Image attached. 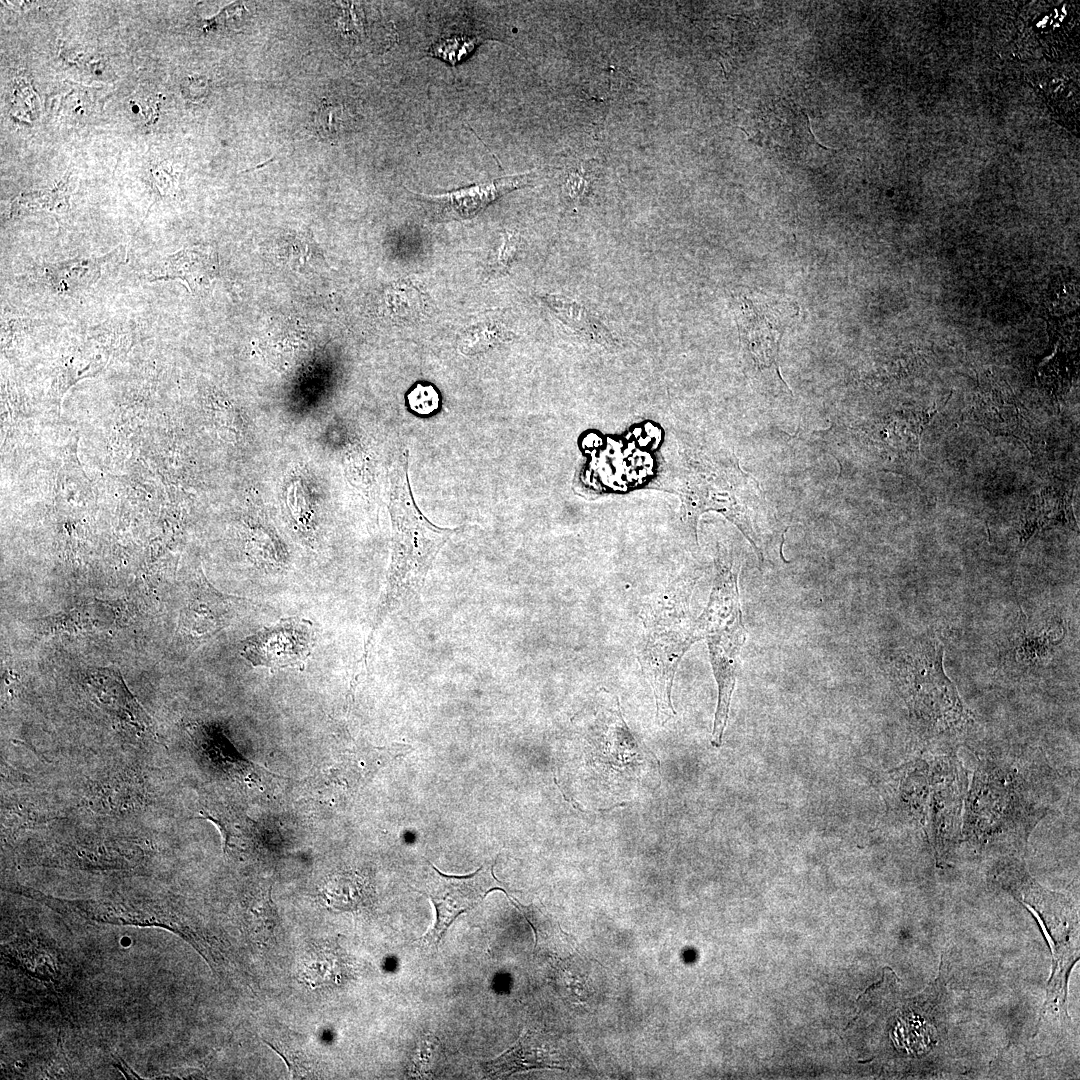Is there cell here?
I'll return each instance as SVG.
<instances>
[{
    "label": "cell",
    "mask_w": 1080,
    "mask_h": 1080,
    "mask_svg": "<svg viewBox=\"0 0 1080 1080\" xmlns=\"http://www.w3.org/2000/svg\"><path fill=\"white\" fill-rule=\"evenodd\" d=\"M245 934L255 943L267 944L278 924L277 908L271 898V887L249 894L243 904Z\"/></svg>",
    "instance_id": "cell-22"
},
{
    "label": "cell",
    "mask_w": 1080,
    "mask_h": 1080,
    "mask_svg": "<svg viewBox=\"0 0 1080 1080\" xmlns=\"http://www.w3.org/2000/svg\"><path fill=\"white\" fill-rule=\"evenodd\" d=\"M91 694L117 716L128 719L137 727L149 728V717L130 694L119 672L109 668L92 669L86 674Z\"/></svg>",
    "instance_id": "cell-16"
},
{
    "label": "cell",
    "mask_w": 1080,
    "mask_h": 1080,
    "mask_svg": "<svg viewBox=\"0 0 1080 1080\" xmlns=\"http://www.w3.org/2000/svg\"><path fill=\"white\" fill-rule=\"evenodd\" d=\"M933 411L907 410L898 412L881 424L876 435L881 445L900 456L916 454L925 426L933 417Z\"/></svg>",
    "instance_id": "cell-19"
},
{
    "label": "cell",
    "mask_w": 1080,
    "mask_h": 1080,
    "mask_svg": "<svg viewBox=\"0 0 1080 1080\" xmlns=\"http://www.w3.org/2000/svg\"><path fill=\"white\" fill-rule=\"evenodd\" d=\"M522 245L520 235L515 232L505 231L499 244L493 248L488 258L486 267L488 275L499 276L504 274L516 259Z\"/></svg>",
    "instance_id": "cell-28"
},
{
    "label": "cell",
    "mask_w": 1080,
    "mask_h": 1080,
    "mask_svg": "<svg viewBox=\"0 0 1080 1080\" xmlns=\"http://www.w3.org/2000/svg\"><path fill=\"white\" fill-rule=\"evenodd\" d=\"M929 756V789L922 829L937 859H943L962 842L968 778L962 762L955 754Z\"/></svg>",
    "instance_id": "cell-5"
},
{
    "label": "cell",
    "mask_w": 1080,
    "mask_h": 1080,
    "mask_svg": "<svg viewBox=\"0 0 1080 1080\" xmlns=\"http://www.w3.org/2000/svg\"><path fill=\"white\" fill-rule=\"evenodd\" d=\"M431 866L426 893L435 907L436 920L422 941L437 946L460 914L478 905L490 891L502 887L493 875V866L487 864L470 875L460 877L445 875Z\"/></svg>",
    "instance_id": "cell-7"
},
{
    "label": "cell",
    "mask_w": 1080,
    "mask_h": 1080,
    "mask_svg": "<svg viewBox=\"0 0 1080 1080\" xmlns=\"http://www.w3.org/2000/svg\"><path fill=\"white\" fill-rule=\"evenodd\" d=\"M196 584L182 618L183 629L195 637L222 629L228 625L239 607L254 605L246 599L218 593L206 581Z\"/></svg>",
    "instance_id": "cell-11"
},
{
    "label": "cell",
    "mask_w": 1080,
    "mask_h": 1080,
    "mask_svg": "<svg viewBox=\"0 0 1080 1080\" xmlns=\"http://www.w3.org/2000/svg\"><path fill=\"white\" fill-rule=\"evenodd\" d=\"M944 649L936 637L922 639L897 664L899 687L910 714L925 735L957 736L974 726L943 668Z\"/></svg>",
    "instance_id": "cell-4"
},
{
    "label": "cell",
    "mask_w": 1080,
    "mask_h": 1080,
    "mask_svg": "<svg viewBox=\"0 0 1080 1080\" xmlns=\"http://www.w3.org/2000/svg\"><path fill=\"white\" fill-rule=\"evenodd\" d=\"M512 333L499 323L484 322L467 329L459 343L463 354L474 355L510 340Z\"/></svg>",
    "instance_id": "cell-25"
},
{
    "label": "cell",
    "mask_w": 1080,
    "mask_h": 1080,
    "mask_svg": "<svg viewBox=\"0 0 1080 1080\" xmlns=\"http://www.w3.org/2000/svg\"><path fill=\"white\" fill-rule=\"evenodd\" d=\"M1046 763L1012 752H989L968 786L962 841L979 852L1018 851L1056 800Z\"/></svg>",
    "instance_id": "cell-1"
},
{
    "label": "cell",
    "mask_w": 1080,
    "mask_h": 1080,
    "mask_svg": "<svg viewBox=\"0 0 1080 1080\" xmlns=\"http://www.w3.org/2000/svg\"><path fill=\"white\" fill-rule=\"evenodd\" d=\"M406 398L409 410L418 416L427 417L440 409V394L431 384H415Z\"/></svg>",
    "instance_id": "cell-29"
},
{
    "label": "cell",
    "mask_w": 1080,
    "mask_h": 1080,
    "mask_svg": "<svg viewBox=\"0 0 1080 1080\" xmlns=\"http://www.w3.org/2000/svg\"><path fill=\"white\" fill-rule=\"evenodd\" d=\"M734 308L741 340L756 365H774L778 371L779 343L787 323L784 314L777 307L741 296L735 298Z\"/></svg>",
    "instance_id": "cell-10"
},
{
    "label": "cell",
    "mask_w": 1080,
    "mask_h": 1080,
    "mask_svg": "<svg viewBox=\"0 0 1080 1080\" xmlns=\"http://www.w3.org/2000/svg\"><path fill=\"white\" fill-rule=\"evenodd\" d=\"M739 568L733 559L720 553L711 594L704 611L695 620L697 632L707 642L710 662L718 687L711 744L720 747L735 688L739 655L746 630L738 590Z\"/></svg>",
    "instance_id": "cell-3"
},
{
    "label": "cell",
    "mask_w": 1080,
    "mask_h": 1080,
    "mask_svg": "<svg viewBox=\"0 0 1080 1080\" xmlns=\"http://www.w3.org/2000/svg\"><path fill=\"white\" fill-rule=\"evenodd\" d=\"M155 100L156 99L150 96H138L130 102L131 110L135 114L142 115V118L149 122L155 117L157 109V102Z\"/></svg>",
    "instance_id": "cell-34"
},
{
    "label": "cell",
    "mask_w": 1080,
    "mask_h": 1080,
    "mask_svg": "<svg viewBox=\"0 0 1080 1080\" xmlns=\"http://www.w3.org/2000/svg\"><path fill=\"white\" fill-rule=\"evenodd\" d=\"M216 254L206 247H190L179 250L156 263L150 270L149 281L179 279L192 292L202 289L215 279L218 273Z\"/></svg>",
    "instance_id": "cell-15"
},
{
    "label": "cell",
    "mask_w": 1080,
    "mask_h": 1080,
    "mask_svg": "<svg viewBox=\"0 0 1080 1080\" xmlns=\"http://www.w3.org/2000/svg\"><path fill=\"white\" fill-rule=\"evenodd\" d=\"M1054 525L1077 527L1072 492L1061 485H1051L1034 494L1021 516L1020 543L1025 545L1037 532Z\"/></svg>",
    "instance_id": "cell-14"
},
{
    "label": "cell",
    "mask_w": 1080,
    "mask_h": 1080,
    "mask_svg": "<svg viewBox=\"0 0 1080 1080\" xmlns=\"http://www.w3.org/2000/svg\"><path fill=\"white\" fill-rule=\"evenodd\" d=\"M355 121V114L342 102L323 99L316 112L315 122L319 134L335 141L346 133Z\"/></svg>",
    "instance_id": "cell-24"
},
{
    "label": "cell",
    "mask_w": 1080,
    "mask_h": 1080,
    "mask_svg": "<svg viewBox=\"0 0 1080 1080\" xmlns=\"http://www.w3.org/2000/svg\"><path fill=\"white\" fill-rule=\"evenodd\" d=\"M68 184L63 182L49 191L33 192L21 195L13 204L16 214L31 210H46L55 216H61L68 208Z\"/></svg>",
    "instance_id": "cell-26"
},
{
    "label": "cell",
    "mask_w": 1080,
    "mask_h": 1080,
    "mask_svg": "<svg viewBox=\"0 0 1080 1080\" xmlns=\"http://www.w3.org/2000/svg\"><path fill=\"white\" fill-rule=\"evenodd\" d=\"M533 172L504 176L488 183L476 184L444 194L413 193L436 220H461L474 217L501 196L533 181Z\"/></svg>",
    "instance_id": "cell-9"
},
{
    "label": "cell",
    "mask_w": 1080,
    "mask_h": 1080,
    "mask_svg": "<svg viewBox=\"0 0 1080 1080\" xmlns=\"http://www.w3.org/2000/svg\"><path fill=\"white\" fill-rule=\"evenodd\" d=\"M262 1040L283 1058L293 1078L307 1079L318 1075L313 1054L300 1035L277 1027L266 1032Z\"/></svg>",
    "instance_id": "cell-21"
},
{
    "label": "cell",
    "mask_w": 1080,
    "mask_h": 1080,
    "mask_svg": "<svg viewBox=\"0 0 1080 1080\" xmlns=\"http://www.w3.org/2000/svg\"><path fill=\"white\" fill-rule=\"evenodd\" d=\"M43 321L15 315H4L1 319L2 342L12 343L15 339L22 338L35 328L43 325Z\"/></svg>",
    "instance_id": "cell-32"
},
{
    "label": "cell",
    "mask_w": 1080,
    "mask_h": 1080,
    "mask_svg": "<svg viewBox=\"0 0 1080 1080\" xmlns=\"http://www.w3.org/2000/svg\"><path fill=\"white\" fill-rule=\"evenodd\" d=\"M139 323L132 319L111 318L92 329V338L113 348L132 345L140 332Z\"/></svg>",
    "instance_id": "cell-27"
},
{
    "label": "cell",
    "mask_w": 1080,
    "mask_h": 1080,
    "mask_svg": "<svg viewBox=\"0 0 1080 1080\" xmlns=\"http://www.w3.org/2000/svg\"><path fill=\"white\" fill-rule=\"evenodd\" d=\"M588 184V176L580 174L579 171H571L565 183V191L576 202L585 194Z\"/></svg>",
    "instance_id": "cell-33"
},
{
    "label": "cell",
    "mask_w": 1080,
    "mask_h": 1080,
    "mask_svg": "<svg viewBox=\"0 0 1080 1080\" xmlns=\"http://www.w3.org/2000/svg\"><path fill=\"white\" fill-rule=\"evenodd\" d=\"M182 90L189 99H193L194 91L196 90L199 99H201L207 92V81L202 77H188L183 83Z\"/></svg>",
    "instance_id": "cell-35"
},
{
    "label": "cell",
    "mask_w": 1080,
    "mask_h": 1080,
    "mask_svg": "<svg viewBox=\"0 0 1080 1080\" xmlns=\"http://www.w3.org/2000/svg\"><path fill=\"white\" fill-rule=\"evenodd\" d=\"M320 896L328 908L349 911L363 902V883L352 873H337L326 878L320 889Z\"/></svg>",
    "instance_id": "cell-23"
},
{
    "label": "cell",
    "mask_w": 1080,
    "mask_h": 1080,
    "mask_svg": "<svg viewBox=\"0 0 1080 1080\" xmlns=\"http://www.w3.org/2000/svg\"><path fill=\"white\" fill-rule=\"evenodd\" d=\"M314 642L312 625L297 617L281 619L247 637L242 656L254 667L303 669Z\"/></svg>",
    "instance_id": "cell-8"
},
{
    "label": "cell",
    "mask_w": 1080,
    "mask_h": 1080,
    "mask_svg": "<svg viewBox=\"0 0 1080 1080\" xmlns=\"http://www.w3.org/2000/svg\"><path fill=\"white\" fill-rule=\"evenodd\" d=\"M563 1061L543 1035L528 1031L503 1054L485 1062L483 1069L486 1074L498 1077L531 1069H564Z\"/></svg>",
    "instance_id": "cell-13"
},
{
    "label": "cell",
    "mask_w": 1080,
    "mask_h": 1080,
    "mask_svg": "<svg viewBox=\"0 0 1080 1080\" xmlns=\"http://www.w3.org/2000/svg\"><path fill=\"white\" fill-rule=\"evenodd\" d=\"M121 255H125V247L122 245L102 257L69 259L49 264L43 271L48 283L56 291L72 294L94 285L103 270L118 261Z\"/></svg>",
    "instance_id": "cell-17"
},
{
    "label": "cell",
    "mask_w": 1080,
    "mask_h": 1080,
    "mask_svg": "<svg viewBox=\"0 0 1080 1080\" xmlns=\"http://www.w3.org/2000/svg\"><path fill=\"white\" fill-rule=\"evenodd\" d=\"M404 508L397 515V547L384 606L409 591H416L443 543L455 531L433 526L412 504L409 488L404 492Z\"/></svg>",
    "instance_id": "cell-6"
},
{
    "label": "cell",
    "mask_w": 1080,
    "mask_h": 1080,
    "mask_svg": "<svg viewBox=\"0 0 1080 1080\" xmlns=\"http://www.w3.org/2000/svg\"><path fill=\"white\" fill-rule=\"evenodd\" d=\"M476 40L465 37H451L435 43L430 48V55H435L446 59L447 62L455 64L462 59L466 53L472 50Z\"/></svg>",
    "instance_id": "cell-31"
},
{
    "label": "cell",
    "mask_w": 1080,
    "mask_h": 1080,
    "mask_svg": "<svg viewBox=\"0 0 1080 1080\" xmlns=\"http://www.w3.org/2000/svg\"><path fill=\"white\" fill-rule=\"evenodd\" d=\"M349 961L336 940L311 946L304 954L299 979L310 988L341 984L348 978Z\"/></svg>",
    "instance_id": "cell-18"
},
{
    "label": "cell",
    "mask_w": 1080,
    "mask_h": 1080,
    "mask_svg": "<svg viewBox=\"0 0 1080 1080\" xmlns=\"http://www.w3.org/2000/svg\"><path fill=\"white\" fill-rule=\"evenodd\" d=\"M542 302L567 327L597 342L610 343L612 335L591 310L569 297L557 294L540 296Z\"/></svg>",
    "instance_id": "cell-20"
},
{
    "label": "cell",
    "mask_w": 1080,
    "mask_h": 1080,
    "mask_svg": "<svg viewBox=\"0 0 1080 1080\" xmlns=\"http://www.w3.org/2000/svg\"><path fill=\"white\" fill-rule=\"evenodd\" d=\"M689 583L677 581L642 610L643 632L637 658L656 702V720L664 726L676 714L671 691L676 670L691 645L701 640L687 608Z\"/></svg>",
    "instance_id": "cell-2"
},
{
    "label": "cell",
    "mask_w": 1080,
    "mask_h": 1080,
    "mask_svg": "<svg viewBox=\"0 0 1080 1080\" xmlns=\"http://www.w3.org/2000/svg\"><path fill=\"white\" fill-rule=\"evenodd\" d=\"M164 163L153 166L148 175L149 184L158 199L175 197L179 189L178 175Z\"/></svg>",
    "instance_id": "cell-30"
},
{
    "label": "cell",
    "mask_w": 1080,
    "mask_h": 1080,
    "mask_svg": "<svg viewBox=\"0 0 1080 1080\" xmlns=\"http://www.w3.org/2000/svg\"><path fill=\"white\" fill-rule=\"evenodd\" d=\"M1010 394L998 389L985 390L971 405L966 417L994 435L1028 437L1026 413Z\"/></svg>",
    "instance_id": "cell-12"
}]
</instances>
